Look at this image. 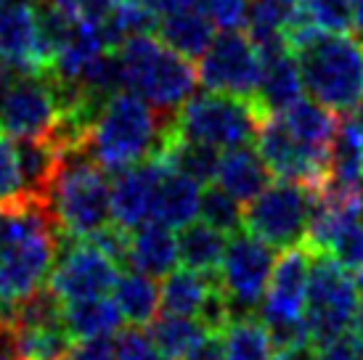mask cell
Listing matches in <instances>:
<instances>
[{
	"instance_id": "cell-1",
	"label": "cell",
	"mask_w": 363,
	"mask_h": 360,
	"mask_svg": "<svg viewBox=\"0 0 363 360\" xmlns=\"http://www.w3.org/2000/svg\"><path fill=\"white\" fill-rule=\"evenodd\" d=\"M61 233L43 199H21L0 210V326L21 302L43 289L59 257Z\"/></svg>"
},
{
	"instance_id": "cell-2",
	"label": "cell",
	"mask_w": 363,
	"mask_h": 360,
	"mask_svg": "<svg viewBox=\"0 0 363 360\" xmlns=\"http://www.w3.org/2000/svg\"><path fill=\"white\" fill-rule=\"evenodd\" d=\"M286 43L297 56L308 99L350 117L363 103V43L350 32H323L300 19L286 32Z\"/></svg>"
},
{
	"instance_id": "cell-3",
	"label": "cell",
	"mask_w": 363,
	"mask_h": 360,
	"mask_svg": "<svg viewBox=\"0 0 363 360\" xmlns=\"http://www.w3.org/2000/svg\"><path fill=\"white\" fill-rule=\"evenodd\" d=\"M172 117L154 109L130 90H117L104 101L93 120L85 149L106 172H120L160 157L172 135Z\"/></svg>"
},
{
	"instance_id": "cell-4",
	"label": "cell",
	"mask_w": 363,
	"mask_h": 360,
	"mask_svg": "<svg viewBox=\"0 0 363 360\" xmlns=\"http://www.w3.org/2000/svg\"><path fill=\"white\" fill-rule=\"evenodd\" d=\"M45 204L61 239H91L111 223L109 175L85 146L61 151Z\"/></svg>"
},
{
	"instance_id": "cell-5",
	"label": "cell",
	"mask_w": 363,
	"mask_h": 360,
	"mask_svg": "<svg viewBox=\"0 0 363 360\" xmlns=\"http://www.w3.org/2000/svg\"><path fill=\"white\" fill-rule=\"evenodd\" d=\"M114 53L120 64L122 88L141 96L164 114H175L196 90L199 74L191 59L164 45L152 32L125 40Z\"/></svg>"
},
{
	"instance_id": "cell-6",
	"label": "cell",
	"mask_w": 363,
	"mask_h": 360,
	"mask_svg": "<svg viewBox=\"0 0 363 360\" xmlns=\"http://www.w3.org/2000/svg\"><path fill=\"white\" fill-rule=\"evenodd\" d=\"M265 117L268 114H262L252 99L204 90L175 111L172 135L215 151H228L255 143Z\"/></svg>"
},
{
	"instance_id": "cell-7",
	"label": "cell",
	"mask_w": 363,
	"mask_h": 360,
	"mask_svg": "<svg viewBox=\"0 0 363 360\" xmlns=\"http://www.w3.org/2000/svg\"><path fill=\"white\" fill-rule=\"evenodd\" d=\"M358 313L361 289L353 273L326 254H313L305 300V329L311 347L323 350L334 342L350 339Z\"/></svg>"
},
{
	"instance_id": "cell-8",
	"label": "cell",
	"mask_w": 363,
	"mask_h": 360,
	"mask_svg": "<svg viewBox=\"0 0 363 360\" xmlns=\"http://www.w3.org/2000/svg\"><path fill=\"white\" fill-rule=\"evenodd\" d=\"M313 252L300 244L284 249L276 260L268 289L260 305V320L271 334L276 352L311 344L305 329V300H308V281H311Z\"/></svg>"
},
{
	"instance_id": "cell-9",
	"label": "cell",
	"mask_w": 363,
	"mask_h": 360,
	"mask_svg": "<svg viewBox=\"0 0 363 360\" xmlns=\"http://www.w3.org/2000/svg\"><path fill=\"white\" fill-rule=\"evenodd\" d=\"M315 207V189L292 180H279L244 204V230L271 244L273 249H292L305 244Z\"/></svg>"
},
{
	"instance_id": "cell-10",
	"label": "cell",
	"mask_w": 363,
	"mask_h": 360,
	"mask_svg": "<svg viewBox=\"0 0 363 360\" xmlns=\"http://www.w3.org/2000/svg\"><path fill=\"white\" fill-rule=\"evenodd\" d=\"M276 260H279V254L271 244L252 236L250 230H236L228 239L223 262L218 268L220 273L218 281H220L225 300L231 305L233 318L255 315V310L262 305Z\"/></svg>"
},
{
	"instance_id": "cell-11",
	"label": "cell",
	"mask_w": 363,
	"mask_h": 360,
	"mask_svg": "<svg viewBox=\"0 0 363 360\" xmlns=\"http://www.w3.org/2000/svg\"><path fill=\"white\" fill-rule=\"evenodd\" d=\"M196 64L204 90L255 101L262 74V56L247 30H223L215 35Z\"/></svg>"
},
{
	"instance_id": "cell-12",
	"label": "cell",
	"mask_w": 363,
	"mask_h": 360,
	"mask_svg": "<svg viewBox=\"0 0 363 360\" xmlns=\"http://www.w3.org/2000/svg\"><path fill=\"white\" fill-rule=\"evenodd\" d=\"M61 101L51 74H16L0 93V133L11 140L51 138Z\"/></svg>"
},
{
	"instance_id": "cell-13",
	"label": "cell",
	"mask_w": 363,
	"mask_h": 360,
	"mask_svg": "<svg viewBox=\"0 0 363 360\" xmlns=\"http://www.w3.org/2000/svg\"><path fill=\"white\" fill-rule=\"evenodd\" d=\"M122 268L91 239H61L59 257L48 276V289L59 302L106 297L120 279Z\"/></svg>"
},
{
	"instance_id": "cell-14",
	"label": "cell",
	"mask_w": 363,
	"mask_h": 360,
	"mask_svg": "<svg viewBox=\"0 0 363 360\" xmlns=\"http://www.w3.org/2000/svg\"><path fill=\"white\" fill-rule=\"evenodd\" d=\"M257 151L265 159L273 178L303 183L311 189H321L326 183V151H318L297 140L284 128L276 114H268L257 130Z\"/></svg>"
},
{
	"instance_id": "cell-15",
	"label": "cell",
	"mask_w": 363,
	"mask_h": 360,
	"mask_svg": "<svg viewBox=\"0 0 363 360\" xmlns=\"http://www.w3.org/2000/svg\"><path fill=\"white\" fill-rule=\"evenodd\" d=\"M0 61L13 74H45L51 48L43 35L38 3H11L0 9Z\"/></svg>"
},
{
	"instance_id": "cell-16",
	"label": "cell",
	"mask_w": 363,
	"mask_h": 360,
	"mask_svg": "<svg viewBox=\"0 0 363 360\" xmlns=\"http://www.w3.org/2000/svg\"><path fill=\"white\" fill-rule=\"evenodd\" d=\"M262 56V74L257 85L255 103L262 114H281L292 103L305 99V82L300 74V64L286 38L257 43Z\"/></svg>"
},
{
	"instance_id": "cell-17",
	"label": "cell",
	"mask_w": 363,
	"mask_h": 360,
	"mask_svg": "<svg viewBox=\"0 0 363 360\" xmlns=\"http://www.w3.org/2000/svg\"><path fill=\"white\" fill-rule=\"evenodd\" d=\"M164 170L167 164L160 157H152L117 172V178L111 180V223L133 230L152 220L154 193Z\"/></svg>"
},
{
	"instance_id": "cell-18",
	"label": "cell",
	"mask_w": 363,
	"mask_h": 360,
	"mask_svg": "<svg viewBox=\"0 0 363 360\" xmlns=\"http://www.w3.org/2000/svg\"><path fill=\"white\" fill-rule=\"evenodd\" d=\"M181 265L178 254V233L157 220H146L130 230V252L128 268L138 270L152 279H164Z\"/></svg>"
},
{
	"instance_id": "cell-19",
	"label": "cell",
	"mask_w": 363,
	"mask_h": 360,
	"mask_svg": "<svg viewBox=\"0 0 363 360\" xmlns=\"http://www.w3.org/2000/svg\"><path fill=\"white\" fill-rule=\"evenodd\" d=\"M215 183L223 191H228L233 199L247 204L252 201L260 191H265L273 183V172L268 170L260 151L247 146H236V149L220 151L218 159V172H215Z\"/></svg>"
},
{
	"instance_id": "cell-20",
	"label": "cell",
	"mask_w": 363,
	"mask_h": 360,
	"mask_svg": "<svg viewBox=\"0 0 363 360\" xmlns=\"http://www.w3.org/2000/svg\"><path fill=\"white\" fill-rule=\"evenodd\" d=\"M202 183L175 170H164L152 204V220L162 223L172 230L186 228L189 223L199 218V201H202Z\"/></svg>"
},
{
	"instance_id": "cell-21",
	"label": "cell",
	"mask_w": 363,
	"mask_h": 360,
	"mask_svg": "<svg viewBox=\"0 0 363 360\" xmlns=\"http://www.w3.org/2000/svg\"><path fill=\"white\" fill-rule=\"evenodd\" d=\"M215 24L202 9H186L170 16L157 19V38L172 50H178L181 56L191 61H199L202 53L210 48L215 40Z\"/></svg>"
},
{
	"instance_id": "cell-22",
	"label": "cell",
	"mask_w": 363,
	"mask_h": 360,
	"mask_svg": "<svg viewBox=\"0 0 363 360\" xmlns=\"http://www.w3.org/2000/svg\"><path fill=\"white\" fill-rule=\"evenodd\" d=\"M111 300L117 305L122 320L128 326L143 329L160 315V283L152 276H143L138 270L120 273V279L111 289Z\"/></svg>"
},
{
	"instance_id": "cell-23",
	"label": "cell",
	"mask_w": 363,
	"mask_h": 360,
	"mask_svg": "<svg viewBox=\"0 0 363 360\" xmlns=\"http://www.w3.org/2000/svg\"><path fill=\"white\" fill-rule=\"evenodd\" d=\"M61 323L72 339H91V337H114L122 329V315L114 300L93 297L61 305Z\"/></svg>"
},
{
	"instance_id": "cell-24",
	"label": "cell",
	"mask_w": 363,
	"mask_h": 360,
	"mask_svg": "<svg viewBox=\"0 0 363 360\" xmlns=\"http://www.w3.org/2000/svg\"><path fill=\"white\" fill-rule=\"evenodd\" d=\"M284 122V128L292 133L297 140H303L308 146L329 154L337 128H340V117L321 106L318 101L313 99H300L292 103L289 109H284L281 114H276Z\"/></svg>"
},
{
	"instance_id": "cell-25",
	"label": "cell",
	"mask_w": 363,
	"mask_h": 360,
	"mask_svg": "<svg viewBox=\"0 0 363 360\" xmlns=\"http://www.w3.org/2000/svg\"><path fill=\"white\" fill-rule=\"evenodd\" d=\"M225 244L228 236L220 233L218 228L207 225L204 220H194L186 228L178 230V254H181V265L202 273H218L225 254Z\"/></svg>"
},
{
	"instance_id": "cell-26",
	"label": "cell",
	"mask_w": 363,
	"mask_h": 360,
	"mask_svg": "<svg viewBox=\"0 0 363 360\" xmlns=\"http://www.w3.org/2000/svg\"><path fill=\"white\" fill-rule=\"evenodd\" d=\"M11 339L19 360H69L72 342H74L67 334L64 323L13 326Z\"/></svg>"
},
{
	"instance_id": "cell-27",
	"label": "cell",
	"mask_w": 363,
	"mask_h": 360,
	"mask_svg": "<svg viewBox=\"0 0 363 360\" xmlns=\"http://www.w3.org/2000/svg\"><path fill=\"white\" fill-rule=\"evenodd\" d=\"M223 360H276V347L265 323L255 315H239L223 329Z\"/></svg>"
},
{
	"instance_id": "cell-28",
	"label": "cell",
	"mask_w": 363,
	"mask_h": 360,
	"mask_svg": "<svg viewBox=\"0 0 363 360\" xmlns=\"http://www.w3.org/2000/svg\"><path fill=\"white\" fill-rule=\"evenodd\" d=\"M300 19H303L300 0H250L244 27L255 43H262L273 38H286V32Z\"/></svg>"
},
{
	"instance_id": "cell-29",
	"label": "cell",
	"mask_w": 363,
	"mask_h": 360,
	"mask_svg": "<svg viewBox=\"0 0 363 360\" xmlns=\"http://www.w3.org/2000/svg\"><path fill=\"white\" fill-rule=\"evenodd\" d=\"M207 331L212 329H207L199 318L172 315V313H162L149 323V337L167 360H181Z\"/></svg>"
},
{
	"instance_id": "cell-30",
	"label": "cell",
	"mask_w": 363,
	"mask_h": 360,
	"mask_svg": "<svg viewBox=\"0 0 363 360\" xmlns=\"http://www.w3.org/2000/svg\"><path fill=\"white\" fill-rule=\"evenodd\" d=\"M160 159L175 172H183L191 180L210 186L215 183V172H218V159L220 151L210 149V146H199L191 140H183L178 135H170V140L164 143Z\"/></svg>"
},
{
	"instance_id": "cell-31",
	"label": "cell",
	"mask_w": 363,
	"mask_h": 360,
	"mask_svg": "<svg viewBox=\"0 0 363 360\" xmlns=\"http://www.w3.org/2000/svg\"><path fill=\"white\" fill-rule=\"evenodd\" d=\"M104 40L109 50H117L125 40H130L135 35L157 30V16L143 6L141 0H114L106 19L99 24Z\"/></svg>"
},
{
	"instance_id": "cell-32",
	"label": "cell",
	"mask_w": 363,
	"mask_h": 360,
	"mask_svg": "<svg viewBox=\"0 0 363 360\" xmlns=\"http://www.w3.org/2000/svg\"><path fill=\"white\" fill-rule=\"evenodd\" d=\"M199 220L218 228L225 236H233L236 230L244 228V207L223 191L218 183H210L202 189V201H199Z\"/></svg>"
},
{
	"instance_id": "cell-33",
	"label": "cell",
	"mask_w": 363,
	"mask_h": 360,
	"mask_svg": "<svg viewBox=\"0 0 363 360\" xmlns=\"http://www.w3.org/2000/svg\"><path fill=\"white\" fill-rule=\"evenodd\" d=\"M21 199H30V191L24 183V172L19 164L16 140L6 138L0 133V207L16 204Z\"/></svg>"
},
{
	"instance_id": "cell-34",
	"label": "cell",
	"mask_w": 363,
	"mask_h": 360,
	"mask_svg": "<svg viewBox=\"0 0 363 360\" xmlns=\"http://www.w3.org/2000/svg\"><path fill=\"white\" fill-rule=\"evenodd\" d=\"M303 16L323 32H353L350 0H300Z\"/></svg>"
},
{
	"instance_id": "cell-35",
	"label": "cell",
	"mask_w": 363,
	"mask_h": 360,
	"mask_svg": "<svg viewBox=\"0 0 363 360\" xmlns=\"http://www.w3.org/2000/svg\"><path fill=\"white\" fill-rule=\"evenodd\" d=\"M247 3L250 0H196L218 30H242L247 21Z\"/></svg>"
},
{
	"instance_id": "cell-36",
	"label": "cell",
	"mask_w": 363,
	"mask_h": 360,
	"mask_svg": "<svg viewBox=\"0 0 363 360\" xmlns=\"http://www.w3.org/2000/svg\"><path fill=\"white\" fill-rule=\"evenodd\" d=\"M117 360H167L160 352V347L152 342L149 334L141 329H125L117 334Z\"/></svg>"
},
{
	"instance_id": "cell-37",
	"label": "cell",
	"mask_w": 363,
	"mask_h": 360,
	"mask_svg": "<svg viewBox=\"0 0 363 360\" xmlns=\"http://www.w3.org/2000/svg\"><path fill=\"white\" fill-rule=\"evenodd\" d=\"M69 360H117V339L114 337H91L74 339Z\"/></svg>"
},
{
	"instance_id": "cell-38",
	"label": "cell",
	"mask_w": 363,
	"mask_h": 360,
	"mask_svg": "<svg viewBox=\"0 0 363 360\" xmlns=\"http://www.w3.org/2000/svg\"><path fill=\"white\" fill-rule=\"evenodd\" d=\"M223 331H207L181 360H223Z\"/></svg>"
},
{
	"instance_id": "cell-39",
	"label": "cell",
	"mask_w": 363,
	"mask_h": 360,
	"mask_svg": "<svg viewBox=\"0 0 363 360\" xmlns=\"http://www.w3.org/2000/svg\"><path fill=\"white\" fill-rule=\"evenodd\" d=\"M315 360H363L361 352L355 350V344L350 339L334 342L323 350H315Z\"/></svg>"
},
{
	"instance_id": "cell-40",
	"label": "cell",
	"mask_w": 363,
	"mask_h": 360,
	"mask_svg": "<svg viewBox=\"0 0 363 360\" xmlns=\"http://www.w3.org/2000/svg\"><path fill=\"white\" fill-rule=\"evenodd\" d=\"M141 3L152 11L157 19L170 16V13H178V11H186V9H196V0H141Z\"/></svg>"
},
{
	"instance_id": "cell-41",
	"label": "cell",
	"mask_w": 363,
	"mask_h": 360,
	"mask_svg": "<svg viewBox=\"0 0 363 360\" xmlns=\"http://www.w3.org/2000/svg\"><path fill=\"white\" fill-rule=\"evenodd\" d=\"M276 360H315V347L303 344V347H294V350L279 352Z\"/></svg>"
},
{
	"instance_id": "cell-42",
	"label": "cell",
	"mask_w": 363,
	"mask_h": 360,
	"mask_svg": "<svg viewBox=\"0 0 363 360\" xmlns=\"http://www.w3.org/2000/svg\"><path fill=\"white\" fill-rule=\"evenodd\" d=\"M0 360H19L13 352V339H11L9 326H0Z\"/></svg>"
},
{
	"instance_id": "cell-43",
	"label": "cell",
	"mask_w": 363,
	"mask_h": 360,
	"mask_svg": "<svg viewBox=\"0 0 363 360\" xmlns=\"http://www.w3.org/2000/svg\"><path fill=\"white\" fill-rule=\"evenodd\" d=\"M350 342H353L355 350L361 352V358H363V305H361V313H358V320H355L353 334H350Z\"/></svg>"
},
{
	"instance_id": "cell-44",
	"label": "cell",
	"mask_w": 363,
	"mask_h": 360,
	"mask_svg": "<svg viewBox=\"0 0 363 360\" xmlns=\"http://www.w3.org/2000/svg\"><path fill=\"white\" fill-rule=\"evenodd\" d=\"M350 9H353V32L363 35V0H350Z\"/></svg>"
},
{
	"instance_id": "cell-45",
	"label": "cell",
	"mask_w": 363,
	"mask_h": 360,
	"mask_svg": "<svg viewBox=\"0 0 363 360\" xmlns=\"http://www.w3.org/2000/svg\"><path fill=\"white\" fill-rule=\"evenodd\" d=\"M353 120H355V125H358V133H361V140H363V103L358 106V114H355Z\"/></svg>"
},
{
	"instance_id": "cell-46",
	"label": "cell",
	"mask_w": 363,
	"mask_h": 360,
	"mask_svg": "<svg viewBox=\"0 0 363 360\" xmlns=\"http://www.w3.org/2000/svg\"><path fill=\"white\" fill-rule=\"evenodd\" d=\"M6 64H3V61H0V93H3V88H6Z\"/></svg>"
},
{
	"instance_id": "cell-47",
	"label": "cell",
	"mask_w": 363,
	"mask_h": 360,
	"mask_svg": "<svg viewBox=\"0 0 363 360\" xmlns=\"http://www.w3.org/2000/svg\"><path fill=\"white\" fill-rule=\"evenodd\" d=\"M361 223H363V201H361Z\"/></svg>"
}]
</instances>
